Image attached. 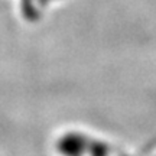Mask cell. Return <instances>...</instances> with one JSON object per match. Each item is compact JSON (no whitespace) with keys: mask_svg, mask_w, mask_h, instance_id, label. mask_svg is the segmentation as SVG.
Wrapping results in <instances>:
<instances>
[{"mask_svg":"<svg viewBox=\"0 0 156 156\" xmlns=\"http://www.w3.org/2000/svg\"><path fill=\"white\" fill-rule=\"evenodd\" d=\"M88 151L91 152V156H107L108 153L107 146L103 143H91Z\"/></svg>","mask_w":156,"mask_h":156,"instance_id":"2","label":"cell"},{"mask_svg":"<svg viewBox=\"0 0 156 156\" xmlns=\"http://www.w3.org/2000/svg\"><path fill=\"white\" fill-rule=\"evenodd\" d=\"M56 149L62 156H83L90 149V143L81 134L68 133L59 139Z\"/></svg>","mask_w":156,"mask_h":156,"instance_id":"1","label":"cell"}]
</instances>
